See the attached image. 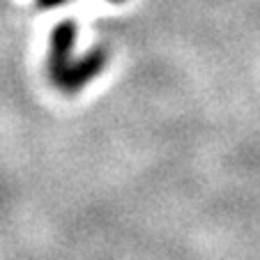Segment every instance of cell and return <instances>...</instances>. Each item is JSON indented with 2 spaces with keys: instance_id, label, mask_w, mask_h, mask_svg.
<instances>
[{
  "instance_id": "cell-1",
  "label": "cell",
  "mask_w": 260,
  "mask_h": 260,
  "mask_svg": "<svg viewBox=\"0 0 260 260\" xmlns=\"http://www.w3.org/2000/svg\"><path fill=\"white\" fill-rule=\"evenodd\" d=\"M76 32L79 30H76V23L72 19L60 21L51 32L49 76L55 88L62 90V92H79L106 64V49H94L79 60L72 58Z\"/></svg>"
},
{
  "instance_id": "cell-2",
  "label": "cell",
  "mask_w": 260,
  "mask_h": 260,
  "mask_svg": "<svg viewBox=\"0 0 260 260\" xmlns=\"http://www.w3.org/2000/svg\"><path fill=\"white\" fill-rule=\"evenodd\" d=\"M64 0H40V7H44V10H51V7H58L62 5Z\"/></svg>"
},
{
  "instance_id": "cell-3",
  "label": "cell",
  "mask_w": 260,
  "mask_h": 260,
  "mask_svg": "<svg viewBox=\"0 0 260 260\" xmlns=\"http://www.w3.org/2000/svg\"><path fill=\"white\" fill-rule=\"evenodd\" d=\"M113 3H122V0H113Z\"/></svg>"
}]
</instances>
